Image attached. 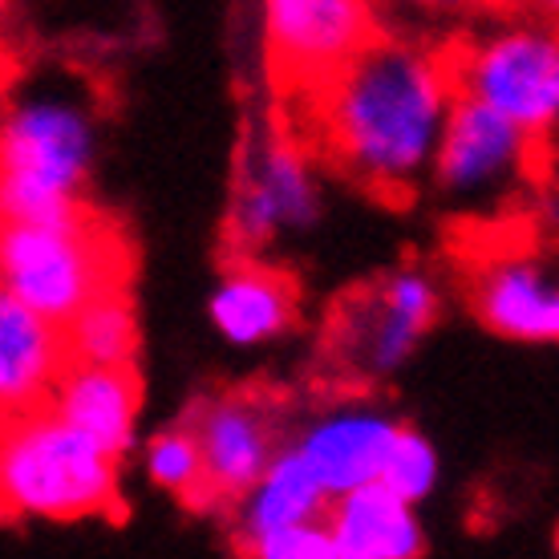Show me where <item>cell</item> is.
Listing matches in <instances>:
<instances>
[{
    "mask_svg": "<svg viewBox=\"0 0 559 559\" xmlns=\"http://www.w3.org/2000/svg\"><path fill=\"white\" fill-rule=\"evenodd\" d=\"M454 98L447 53L381 33L308 98L312 151L369 195L409 203L430 179Z\"/></svg>",
    "mask_w": 559,
    "mask_h": 559,
    "instance_id": "cell-1",
    "label": "cell"
},
{
    "mask_svg": "<svg viewBox=\"0 0 559 559\" xmlns=\"http://www.w3.org/2000/svg\"><path fill=\"white\" fill-rule=\"evenodd\" d=\"M0 151L4 219L66 224L85 215V182L98 158V110L85 82L49 70L16 85Z\"/></svg>",
    "mask_w": 559,
    "mask_h": 559,
    "instance_id": "cell-2",
    "label": "cell"
},
{
    "mask_svg": "<svg viewBox=\"0 0 559 559\" xmlns=\"http://www.w3.org/2000/svg\"><path fill=\"white\" fill-rule=\"evenodd\" d=\"M0 495L13 519L73 523L114 515L118 459L45 402L4 418Z\"/></svg>",
    "mask_w": 559,
    "mask_h": 559,
    "instance_id": "cell-3",
    "label": "cell"
},
{
    "mask_svg": "<svg viewBox=\"0 0 559 559\" xmlns=\"http://www.w3.org/2000/svg\"><path fill=\"white\" fill-rule=\"evenodd\" d=\"M0 276L4 293L66 329L94 296L127 288V248L90 211L66 224L4 219Z\"/></svg>",
    "mask_w": 559,
    "mask_h": 559,
    "instance_id": "cell-4",
    "label": "cell"
},
{
    "mask_svg": "<svg viewBox=\"0 0 559 559\" xmlns=\"http://www.w3.org/2000/svg\"><path fill=\"white\" fill-rule=\"evenodd\" d=\"M454 90L507 114L532 139L559 130V25L523 21L447 53Z\"/></svg>",
    "mask_w": 559,
    "mask_h": 559,
    "instance_id": "cell-5",
    "label": "cell"
},
{
    "mask_svg": "<svg viewBox=\"0 0 559 559\" xmlns=\"http://www.w3.org/2000/svg\"><path fill=\"white\" fill-rule=\"evenodd\" d=\"M321 182L312 158L284 127L252 134L239 151L231 207H227V248L236 260H260L280 239H293L317 224Z\"/></svg>",
    "mask_w": 559,
    "mask_h": 559,
    "instance_id": "cell-6",
    "label": "cell"
},
{
    "mask_svg": "<svg viewBox=\"0 0 559 559\" xmlns=\"http://www.w3.org/2000/svg\"><path fill=\"white\" fill-rule=\"evenodd\" d=\"M535 142L495 106L459 94L430 170L433 191L475 215L499 207L535 175Z\"/></svg>",
    "mask_w": 559,
    "mask_h": 559,
    "instance_id": "cell-7",
    "label": "cell"
},
{
    "mask_svg": "<svg viewBox=\"0 0 559 559\" xmlns=\"http://www.w3.org/2000/svg\"><path fill=\"white\" fill-rule=\"evenodd\" d=\"M438 317V288L421 267H397L341 300L329 329V353L353 381L390 378L409 361Z\"/></svg>",
    "mask_w": 559,
    "mask_h": 559,
    "instance_id": "cell-8",
    "label": "cell"
},
{
    "mask_svg": "<svg viewBox=\"0 0 559 559\" xmlns=\"http://www.w3.org/2000/svg\"><path fill=\"white\" fill-rule=\"evenodd\" d=\"M381 28L369 0H264V57L276 90L312 98Z\"/></svg>",
    "mask_w": 559,
    "mask_h": 559,
    "instance_id": "cell-9",
    "label": "cell"
},
{
    "mask_svg": "<svg viewBox=\"0 0 559 559\" xmlns=\"http://www.w3.org/2000/svg\"><path fill=\"white\" fill-rule=\"evenodd\" d=\"M203 466H207V503H236L276 459V421L272 406L252 393H224L191 418Z\"/></svg>",
    "mask_w": 559,
    "mask_h": 559,
    "instance_id": "cell-10",
    "label": "cell"
},
{
    "mask_svg": "<svg viewBox=\"0 0 559 559\" xmlns=\"http://www.w3.org/2000/svg\"><path fill=\"white\" fill-rule=\"evenodd\" d=\"M471 305L490 333L559 345V267L535 255H495L475 272Z\"/></svg>",
    "mask_w": 559,
    "mask_h": 559,
    "instance_id": "cell-11",
    "label": "cell"
},
{
    "mask_svg": "<svg viewBox=\"0 0 559 559\" xmlns=\"http://www.w3.org/2000/svg\"><path fill=\"white\" fill-rule=\"evenodd\" d=\"M397 430L402 421L373 406H333L300 430L296 450L305 454L308 466L321 475V483L336 499L345 490L378 483Z\"/></svg>",
    "mask_w": 559,
    "mask_h": 559,
    "instance_id": "cell-12",
    "label": "cell"
},
{
    "mask_svg": "<svg viewBox=\"0 0 559 559\" xmlns=\"http://www.w3.org/2000/svg\"><path fill=\"white\" fill-rule=\"evenodd\" d=\"M70 361L73 357L61 324L45 321L41 312L21 305L16 296H0V406H4V418L45 406Z\"/></svg>",
    "mask_w": 559,
    "mask_h": 559,
    "instance_id": "cell-13",
    "label": "cell"
},
{
    "mask_svg": "<svg viewBox=\"0 0 559 559\" xmlns=\"http://www.w3.org/2000/svg\"><path fill=\"white\" fill-rule=\"evenodd\" d=\"M211 324L231 349L272 345L296 324V288L280 267L236 260L224 267L207 300Z\"/></svg>",
    "mask_w": 559,
    "mask_h": 559,
    "instance_id": "cell-14",
    "label": "cell"
},
{
    "mask_svg": "<svg viewBox=\"0 0 559 559\" xmlns=\"http://www.w3.org/2000/svg\"><path fill=\"white\" fill-rule=\"evenodd\" d=\"M49 406L78 430L90 433L94 442H102L114 459H122L134 447L142 393L130 365L70 361L49 393Z\"/></svg>",
    "mask_w": 559,
    "mask_h": 559,
    "instance_id": "cell-15",
    "label": "cell"
},
{
    "mask_svg": "<svg viewBox=\"0 0 559 559\" xmlns=\"http://www.w3.org/2000/svg\"><path fill=\"white\" fill-rule=\"evenodd\" d=\"M414 507L418 503L402 499L385 483H365L336 495L324 519L341 559H414L426 551V532Z\"/></svg>",
    "mask_w": 559,
    "mask_h": 559,
    "instance_id": "cell-16",
    "label": "cell"
},
{
    "mask_svg": "<svg viewBox=\"0 0 559 559\" xmlns=\"http://www.w3.org/2000/svg\"><path fill=\"white\" fill-rule=\"evenodd\" d=\"M329 507H333V495L321 483V475L308 466L300 450L288 447L267 462V471L255 478L252 490L236 499V511H231L236 515V539L239 547H248L272 532L324 519Z\"/></svg>",
    "mask_w": 559,
    "mask_h": 559,
    "instance_id": "cell-17",
    "label": "cell"
},
{
    "mask_svg": "<svg viewBox=\"0 0 559 559\" xmlns=\"http://www.w3.org/2000/svg\"><path fill=\"white\" fill-rule=\"evenodd\" d=\"M66 345L73 361L90 365H130L139 349V324L127 300V288L94 296L90 305L66 324Z\"/></svg>",
    "mask_w": 559,
    "mask_h": 559,
    "instance_id": "cell-18",
    "label": "cell"
},
{
    "mask_svg": "<svg viewBox=\"0 0 559 559\" xmlns=\"http://www.w3.org/2000/svg\"><path fill=\"white\" fill-rule=\"evenodd\" d=\"M146 475L154 487L170 490L187 503H207V466H203V447L191 426L154 433L146 442Z\"/></svg>",
    "mask_w": 559,
    "mask_h": 559,
    "instance_id": "cell-19",
    "label": "cell"
},
{
    "mask_svg": "<svg viewBox=\"0 0 559 559\" xmlns=\"http://www.w3.org/2000/svg\"><path fill=\"white\" fill-rule=\"evenodd\" d=\"M378 483L397 490V495L409 499V503L430 499V490L438 487V454H433L430 438L418 430H409V426H402L397 438H393L390 459H385V471H381Z\"/></svg>",
    "mask_w": 559,
    "mask_h": 559,
    "instance_id": "cell-20",
    "label": "cell"
},
{
    "mask_svg": "<svg viewBox=\"0 0 559 559\" xmlns=\"http://www.w3.org/2000/svg\"><path fill=\"white\" fill-rule=\"evenodd\" d=\"M243 551L255 559H341L329 519H312V523H296V527L272 532L264 539L248 544Z\"/></svg>",
    "mask_w": 559,
    "mask_h": 559,
    "instance_id": "cell-21",
    "label": "cell"
},
{
    "mask_svg": "<svg viewBox=\"0 0 559 559\" xmlns=\"http://www.w3.org/2000/svg\"><path fill=\"white\" fill-rule=\"evenodd\" d=\"M402 4L421 13H462V9H478L483 0H402Z\"/></svg>",
    "mask_w": 559,
    "mask_h": 559,
    "instance_id": "cell-22",
    "label": "cell"
},
{
    "mask_svg": "<svg viewBox=\"0 0 559 559\" xmlns=\"http://www.w3.org/2000/svg\"><path fill=\"white\" fill-rule=\"evenodd\" d=\"M527 4H532L539 16H547V21H556L559 25V0H527Z\"/></svg>",
    "mask_w": 559,
    "mask_h": 559,
    "instance_id": "cell-23",
    "label": "cell"
},
{
    "mask_svg": "<svg viewBox=\"0 0 559 559\" xmlns=\"http://www.w3.org/2000/svg\"><path fill=\"white\" fill-rule=\"evenodd\" d=\"M556 547H559V544H556Z\"/></svg>",
    "mask_w": 559,
    "mask_h": 559,
    "instance_id": "cell-24",
    "label": "cell"
}]
</instances>
